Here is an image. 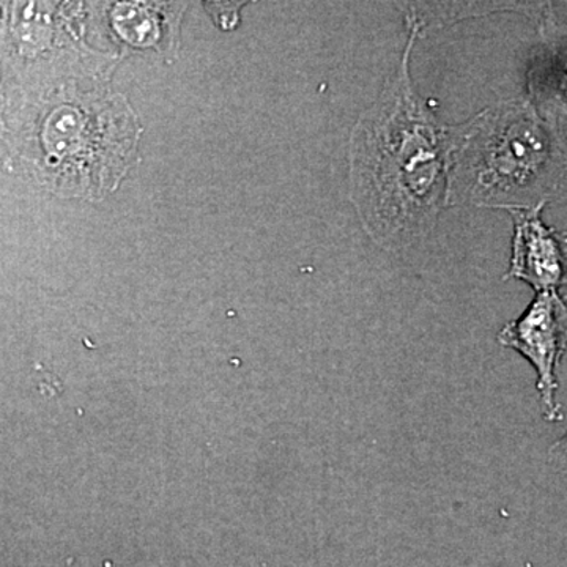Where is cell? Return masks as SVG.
Instances as JSON below:
<instances>
[{
	"label": "cell",
	"mask_w": 567,
	"mask_h": 567,
	"mask_svg": "<svg viewBox=\"0 0 567 567\" xmlns=\"http://www.w3.org/2000/svg\"><path fill=\"white\" fill-rule=\"evenodd\" d=\"M409 29L404 54L382 95L350 136V197L365 234L380 248H409L434 229L446 207L453 126L417 95L410 55L421 37Z\"/></svg>",
	"instance_id": "6da1fadb"
},
{
	"label": "cell",
	"mask_w": 567,
	"mask_h": 567,
	"mask_svg": "<svg viewBox=\"0 0 567 567\" xmlns=\"http://www.w3.org/2000/svg\"><path fill=\"white\" fill-rule=\"evenodd\" d=\"M567 185V144L528 100H509L453 126L447 205L532 208Z\"/></svg>",
	"instance_id": "7a4b0ae2"
},
{
	"label": "cell",
	"mask_w": 567,
	"mask_h": 567,
	"mask_svg": "<svg viewBox=\"0 0 567 567\" xmlns=\"http://www.w3.org/2000/svg\"><path fill=\"white\" fill-rule=\"evenodd\" d=\"M535 368L540 409L548 423L563 420L558 401V368L567 350V301L559 292H539L520 317L496 336Z\"/></svg>",
	"instance_id": "3957f363"
},
{
	"label": "cell",
	"mask_w": 567,
	"mask_h": 567,
	"mask_svg": "<svg viewBox=\"0 0 567 567\" xmlns=\"http://www.w3.org/2000/svg\"><path fill=\"white\" fill-rule=\"evenodd\" d=\"M544 207L507 210L514 223L513 254L503 279L527 282L536 293L567 287V233L544 223Z\"/></svg>",
	"instance_id": "277c9868"
},
{
	"label": "cell",
	"mask_w": 567,
	"mask_h": 567,
	"mask_svg": "<svg viewBox=\"0 0 567 567\" xmlns=\"http://www.w3.org/2000/svg\"><path fill=\"white\" fill-rule=\"evenodd\" d=\"M540 22V40L529 59L528 102L567 144V24L551 10Z\"/></svg>",
	"instance_id": "5b68a950"
},
{
	"label": "cell",
	"mask_w": 567,
	"mask_h": 567,
	"mask_svg": "<svg viewBox=\"0 0 567 567\" xmlns=\"http://www.w3.org/2000/svg\"><path fill=\"white\" fill-rule=\"evenodd\" d=\"M405 22L420 25L421 35L429 28L453 24V22L483 17L495 11H522L543 20L550 11L544 3H506V2H416L404 3Z\"/></svg>",
	"instance_id": "8992f818"
},
{
	"label": "cell",
	"mask_w": 567,
	"mask_h": 567,
	"mask_svg": "<svg viewBox=\"0 0 567 567\" xmlns=\"http://www.w3.org/2000/svg\"><path fill=\"white\" fill-rule=\"evenodd\" d=\"M547 461L555 472L567 475V432L548 447Z\"/></svg>",
	"instance_id": "52a82bcc"
}]
</instances>
